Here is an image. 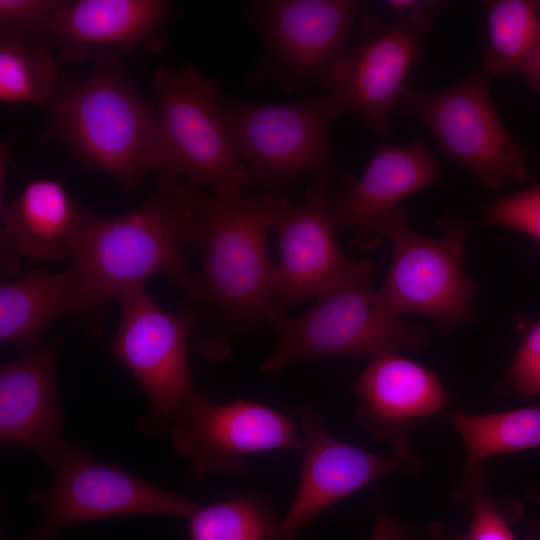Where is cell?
Listing matches in <instances>:
<instances>
[{
    "label": "cell",
    "instance_id": "ac0fdd59",
    "mask_svg": "<svg viewBox=\"0 0 540 540\" xmlns=\"http://www.w3.org/2000/svg\"><path fill=\"white\" fill-rule=\"evenodd\" d=\"M66 336L18 353L0 367V443L35 452L52 471L66 442L55 374Z\"/></svg>",
    "mask_w": 540,
    "mask_h": 540
},
{
    "label": "cell",
    "instance_id": "7402d4cb",
    "mask_svg": "<svg viewBox=\"0 0 540 540\" xmlns=\"http://www.w3.org/2000/svg\"><path fill=\"white\" fill-rule=\"evenodd\" d=\"M481 3L488 26L482 72L490 78L517 72L540 95V0Z\"/></svg>",
    "mask_w": 540,
    "mask_h": 540
},
{
    "label": "cell",
    "instance_id": "9c48e42d",
    "mask_svg": "<svg viewBox=\"0 0 540 540\" xmlns=\"http://www.w3.org/2000/svg\"><path fill=\"white\" fill-rule=\"evenodd\" d=\"M365 6L357 0L247 2L246 18L262 44L255 77L269 79L285 92L312 83L325 86L350 48L349 32Z\"/></svg>",
    "mask_w": 540,
    "mask_h": 540
},
{
    "label": "cell",
    "instance_id": "ba28073f",
    "mask_svg": "<svg viewBox=\"0 0 540 540\" xmlns=\"http://www.w3.org/2000/svg\"><path fill=\"white\" fill-rule=\"evenodd\" d=\"M440 227L437 238L416 234L407 227L401 208L387 219L383 234L391 243L392 258L377 292L393 313L422 315L447 332L474 319L476 284L464 267L467 223L446 215Z\"/></svg>",
    "mask_w": 540,
    "mask_h": 540
},
{
    "label": "cell",
    "instance_id": "d6986e66",
    "mask_svg": "<svg viewBox=\"0 0 540 540\" xmlns=\"http://www.w3.org/2000/svg\"><path fill=\"white\" fill-rule=\"evenodd\" d=\"M171 4L161 0H71L57 15L49 40L60 63L111 50L124 55L164 46Z\"/></svg>",
    "mask_w": 540,
    "mask_h": 540
},
{
    "label": "cell",
    "instance_id": "d6a6232c",
    "mask_svg": "<svg viewBox=\"0 0 540 540\" xmlns=\"http://www.w3.org/2000/svg\"><path fill=\"white\" fill-rule=\"evenodd\" d=\"M11 156V146L5 143L1 146L0 153V189L1 194L3 190V182L5 181V176L7 173V167L9 165V157Z\"/></svg>",
    "mask_w": 540,
    "mask_h": 540
},
{
    "label": "cell",
    "instance_id": "603a6c76",
    "mask_svg": "<svg viewBox=\"0 0 540 540\" xmlns=\"http://www.w3.org/2000/svg\"><path fill=\"white\" fill-rule=\"evenodd\" d=\"M49 40L22 41L0 37V100L50 107L63 75Z\"/></svg>",
    "mask_w": 540,
    "mask_h": 540
},
{
    "label": "cell",
    "instance_id": "1f68e13d",
    "mask_svg": "<svg viewBox=\"0 0 540 540\" xmlns=\"http://www.w3.org/2000/svg\"><path fill=\"white\" fill-rule=\"evenodd\" d=\"M426 535L429 540H458V533L449 530L443 523L434 521L428 525Z\"/></svg>",
    "mask_w": 540,
    "mask_h": 540
},
{
    "label": "cell",
    "instance_id": "8992f818",
    "mask_svg": "<svg viewBox=\"0 0 540 540\" xmlns=\"http://www.w3.org/2000/svg\"><path fill=\"white\" fill-rule=\"evenodd\" d=\"M158 117L154 170L227 194L254 183L234 153L220 112L216 82L193 63L157 67L150 80Z\"/></svg>",
    "mask_w": 540,
    "mask_h": 540
},
{
    "label": "cell",
    "instance_id": "5b68a950",
    "mask_svg": "<svg viewBox=\"0 0 540 540\" xmlns=\"http://www.w3.org/2000/svg\"><path fill=\"white\" fill-rule=\"evenodd\" d=\"M343 111L330 93L286 104L220 101L227 136L254 182L277 197L304 175L333 180L337 161L328 134Z\"/></svg>",
    "mask_w": 540,
    "mask_h": 540
},
{
    "label": "cell",
    "instance_id": "ffe728a7",
    "mask_svg": "<svg viewBox=\"0 0 540 540\" xmlns=\"http://www.w3.org/2000/svg\"><path fill=\"white\" fill-rule=\"evenodd\" d=\"M89 210L57 180L27 182L2 209L0 268L4 280L19 276L24 259L53 262L73 255Z\"/></svg>",
    "mask_w": 540,
    "mask_h": 540
},
{
    "label": "cell",
    "instance_id": "f546056e",
    "mask_svg": "<svg viewBox=\"0 0 540 540\" xmlns=\"http://www.w3.org/2000/svg\"><path fill=\"white\" fill-rule=\"evenodd\" d=\"M395 18L424 36L430 31L442 2L435 0H391L387 2Z\"/></svg>",
    "mask_w": 540,
    "mask_h": 540
},
{
    "label": "cell",
    "instance_id": "3957f363",
    "mask_svg": "<svg viewBox=\"0 0 540 540\" xmlns=\"http://www.w3.org/2000/svg\"><path fill=\"white\" fill-rule=\"evenodd\" d=\"M91 60L84 79L63 75L43 139L66 146L91 170L135 190L154 170L156 106L132 83L119 53L102 50Z\"/></svg>",
    "mask_w": 540,
    "mask_h": 540
},
{
    "label": "cell",
    "instance_id": "4fadbf2b",
    "mask_svg": "<svg viewBox=\"0 0 540 540\" xmlns=\"http://www.w3.org/2000/svg\"><path fill=\"white\" fill-rule=\"evenodd\" d=\"M358 24L354 46L336 63L325 87L343 110L385 134L421 56L425 36L396 18L386 23L366 9Z\"/></svg>",
    "mask_w": 540,
    "mask_h": 540
},
{
    "label": "cell",
    "instance_id": "4316f807",
    "mask_svg": "<svg viewBox=\"0 0 540 540\" xmlns=\"http://www.w3.org/2000/svg\"><path fill=\"white\" fill-rule=\"evenodd\" d=\"M66 2L0 0V37L22 41L49 40L52 25Z\"/></svg>",
    "mask_w": 540,
    "mask_h": 540
},
{
    "label": "cell",
    "instance_id": "836d02e7",
    "mask_svg": "<svg viewBox=\"0 0 540 540\" xmlns=\"http://www.w3.org/2000/svg\"><path fill=\"white\" fill-rule=\"evenodd\" d=\"M527 537L529 540H540V518L527 528Z\"/></svg>",
    "mask_w": 540,
    "mask_h": 540
},
{
    "label": "cell",
    "instance_id": "d4e9b609",
    "mask_svg": "<svg viewBox=\"0 0 540 540\" xmlns=\"http://www.w3.org/2000/svg\"><path fill=\"white\" fill-rule=\"evenodd\" d=\"M187 520L190 540H280L268 497L254 491L198 506Z\"/></svg>",
    "mask_w": 540,
    "mask_h": 540
},
{
    "label": "cell",
    "instance_id": "6da1fadb",
    "mask_svg": "<svg viewBox=\"0 0 540 540\" xmlns=\"http://www.w3.org/2000/svg\"><path fill=\"white\" fill-rule=\"evenodd\" d=\"M187 185L204 256L199 271L182 287V311L192 315L194 328L204 321L211 324L195 346L206 359L219 361L227 356L233 334L266 322L278 310L266 248L278 197L243 190L209 194Z\"/></svg>",
    "mask_w": 540,
    "mask_h": 540
},
{
    "label": "cell",
    "instance_id": "83f0119b",
    "mask_svg": "<svg viewBox=\"0 0 540 540\" xmlns=\"http://www.w3.org/2000/svg\"><path fill=\"white\" fill-rule=\"evenodd\" d=\"M485 221L517 230L540 242V185L492 202L485 210Z\"/></svg>",
    "mask_w": 540,
    "mask_h": 540
},
{
    "label": "cell",
    "instance_id": "484cf974",
    "mask_svg": "<svg viewBox=\"0 0 540 540\" xmlns=\"http://www.w3.org/2000/svg\"><path fill=\"white\" fill-rule=\"evenodd\" d=\"M491 478L483 464L465 461L452 497L470 508V520L458 540H516L511 526L519 518V507L491 492Z\"/></svg>",
    "mask_w": 540,
    "mask_h": 540
},
{
    "label": "cell",
    "instance_id": "9a60e30c",
    "mask_svg": "<svg viewBox=\"0 0 540 540\" xmlns=\"http://www.w3.org/2000/svg\"><path fill=\"white\" fill-rule=\"evenodd\" d=\"M332 181L311 180L299 203L277 198L272 228L278 234L280 257L273 267L272 286L279 312L316 298L356 261L337 242L339 227L327 202Z\"/></svg>",
    "mask_w": 540,
    "mask_h": 540
},
{
    "label": "cell",
    "instance_id": "8fae6325",
    "mask_svg": "<svg viewBox=\"0 0 540 540\" xmlns=\"http://www.w3.org/2000/svg\"><path fill=\"white\" fill-rule=\"evenodd\" d=\"M121 316L111 352L151 399L139 428L155 437L167 431L178 409L193 392L187 348L194 328L191 314H172L150 296L146 284L118 299Z\"/></svg>",
    "mask_w": 540,
    "mask_h": 540
},
{
    "label": "cell",
    "instance_id": "4dcf8cb0",
    "mask_svg": "<svg viewBox=\"0 0 540 540\" xmlns=\"http://www.w3.org/2000/svg\"><path fill=\"white\" fill-rule=\"evenodd\" d=\"M372 508L374 520L370 540H415L414 535L390 514L375 493H372Z\"/></svg>",
    "mask_w": 540,
    "mask_h": 540
},
{
    "label": "cell",
    "instance_id": "e0dca14e",
    "mask_svg": "<svg viewBox=\"0 0 540 540\" xmlns=\"http://www.w3.org/2000/svg\"><path fill=\"white\" fill-rule=\"evenodd\" d=\"M440 169L420 138L405 146L382 143L360 177L344 175L329 184V209L339 228L353 231L357 247L373 248L385 240L384 225L399 203L438 183Z\"/></svg>",
    "mask_w": 540,
    "mask_h": 540
},
{
    "label": "cell",
    "instance_id": "2e32d148",
    "mask_svg": "<svg viewBox=\"0 0 540 540\" xmlns=\"http://www.w3.org/2000/svg\"><path fill=\"white\" fill-rule=\"evenodd\" d=\"M296 409L302 435L300 476L293 502L279 522L280 540H293L300 528L331 505L401 471L394 456L371 452L335 436L324 415L311 405L299 402Z\"/></svg>",
    "mask_w": 540,
    "mask_h": 540
},
{
    "label": "cell",
    "instance_id": "cb8c5ba5",
    "mask_svg": "<svg viewBox=\"0 0 540 540\" xmlns=\"http://www.w3.org/2000/svg\"><path fill=\"white\" fill-rule=\"evenodd\" d=\"M451 422L466 446V460L475 463L540 446L538 406L485 414L455 412Z\"/></svg>",
    "mask_w": 540,
    "mask_h": 540
},
{
    "label": "cell",
    "instance_id": "30bf717a",
    "mask_svg": "<svg viewBox=\"0 0 540 540\" xmlns=\"http://www.w3.org/2000/svg\"><path fill=\"white\" fill-rule=\"evenodd\" d=\"M54 472L55 481L48 489L28 494L41 518L24 540H53L69 526L114 516L187 518L199 506L195 500L152 485L115 464L95 460L82 443L65 442Z\"/></svg>",
    "mask_w": 540,
    "mask_h": 540
},
{
    "label": "cell",
    "instance_id": "5bb4252c",
    "mask_svg": "<svg viewBox=\"0 0 540 540\" xmlns=\"http://www.w3.org/2000/svg\"><path fill=\"white\" fill-rule=\"evenodd\" d=\"M352 388L359 398L358 425L391 448L402 472H422L423 457L410 439L418 420L440 413L448 403L439 376L399 351H385L370 357Z\"/></svg>",
    "mask_w": 540,
    "mask_h": 540
},
{
    "label": "cell",
    "instance_id": "52a82bcc",
    "mask_svg": "<svg viewBox=\"0 0 540 540\" xmlns=\"http://www.w3.org/2000/svg\"><path fill=\"white\" fill-rule=\"evenodd\" d=\"M489 82L484 72L475 71L439 90L407 87L395 113L419 120L447 157L498 189L508 178H528V156L497 113Z\"/></svg>",
    "mask_w": 540,
    "mask_h": 540
},
{
    "label": "cell",
    "instance_id": "f1b7e54d",
    "mask_svg": "<svg viewBox=\"0 0 540 540\" xmlns=\"http://www.w3.org/2000/svg\"><path fill=\"white\" fill-rule=\"evenodd\" d=\"M497 388L523 396L540 394V322L521 340L518 350Z\"/></svg>",
    "mask_w": 540,
    "mask_h": 540
},
{
    "label": "cell",
    "instance_id": "277c9868",
    "mask_svg": "<svg viewBox=\"0 0 540 540\" xmlns=\"http://www.w3.org/2000/svg\"><path fill=\"white\" fill-rule=\"evenodd\" d=\"M372 264L355 263L316 297L306 313L288 318L278 310L266 319L275 335L264 373L278 375L298 361L321 357L358 359L385 351L428 347L429 329L390 311L371 284Z\"/></svg>",
    "mask_w": 540,
    "mask_h": 540
},
{
    "label": "cell",
    "instance_id": "44dd1931",
    "mask_svg": "<svg viewBox=\"0 0 540 540\" xmlns=\"http://www.w3.org/2000/svg\"><path fill=\"white\" fill-rule=\"evenodd\" d=\"M100 316L75 263L62 272L32 270L0 286V342L18 353L42 345L43 333L58 319L91 323Z\"/></svg>",
    "mask_w": 540,
    "mask_h": 540
},
{
    "label": "cell",
    "instance_id": "7a4b0ae2",
    "mask_svg": "<svg viewBox=\"0 0 540 540\" xmlns=\"http://www.w3.org/2000/svg\"><path fill=\"white\" fill-rule=\"evenodd\" d=\"M156 186L141 204L121 213L89 210L72 255L101 315L106 305L153 275L184 287L190 249L200 248L198 220L186 182L156 172Z\"/></svg>",
    "mask_w": 540,
    "mask_h": 540
},
{
    "label": "cell",
    "instance_id": "7c38bea8",
    "mask_svg": "<svg viewBox=\"0 0 540 540\" xmlns=\"http://www.w3.org/2000/svg\"><path fill=\"white\" fill-rule=\"evenodd\" d=\"M167 431L172 449L197 477L238 474L254 454L302 447L300 426L290 416L245 399L214 404L198 391L181 405Z\"/></svg>",
    "mask_w": 540,
    "mask_h": 540
}]
</instances>
